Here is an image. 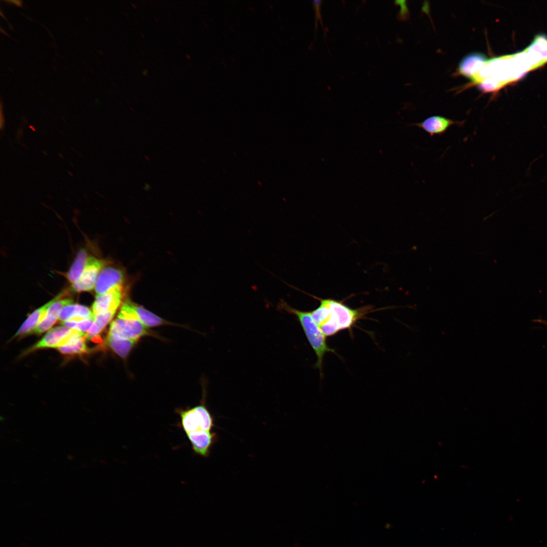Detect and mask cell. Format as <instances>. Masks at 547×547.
<instances>
[{
	"mask_svg": "<svg viewBox=\"0 0 547 547\" xmlns=\"http://www.w3.org/2000/svg\"><path fill=\"white\" fill-rule=\"evenodd\" d=\"M310 296L320 301L319 306L310 311V314L326 337L332 336L342 330L351 329L358 320L363 318L372 308L370 305L353 308L341 301Z\"/></svg>",
	"mask_w": 547,
	"mask_h": 547,
	"instance_id": "1",
	"label": "cell"
},
{
	"mask_svg": "<svg viewBox=\"0 0 547 547\" xmlns=\"http://www.w3.org/2000/svg\"><path fill=\"white\" fill-rule=\"evenodd\" d=\"M278 308L295 316L299 321L305 335L317 358L316 367L322 374L323 358L328 353H334L326 342V336L313 320L310 311L295 309L281 300Z\"/></svg>",
	"mask_w": 547,
	"mask_h": 547,
	"instance_id": "2",
	"label": "cell"
},
{
	"mask_svg": "<svg viewBox=\"0 0 547 547\" xmlns=\"http://www.w3.org/2000/svg\"><path fill=\"white\" fill-rule=\"evenodd\" d=\"M181 425L185 433L203 430L211 432L214 419L204 404L191 408L177 410Z\"/></svg>",
	"mask_w": 547,
	"mask_h": 547,
	"instance_id": "3",
	"label": "cell"
},
{
	"mask_svg": "<svg viewBox=\"0 0 547 547\" xmlns=\"http://www.w3.org/2000/svg\"><path fill=\"white\" fill-rule=\"evenodd\" d=\"M148 334L147 327L140 321L119 316L111 323L108 333L116 339L136 340Z\"/></svg>",
	"mask_w": 547,
	"mask_h": 547,
	"instance_id": "4",
	"label": "cell"
},
{
	"mask_svg": "<svg viewBox=\"0 0 547 547\" xmlns=\"http://www.w3.org/2000/svg\"><path fill=\"white\" fill-rule=\"evenodd\" d=\"M105 263L104 261L94 257H88L81 277L71 285L72 290L80 292L90 291L95 288L98 276Z\"/></svg>",
	"mask_w": 547,
	"mask_h": 547,
	"instance_id": "5",
	"label": "cell"
},
{
	"mask_svg": "<svg viewBox=\"0 0 547 547\" xmlns=\"http://www.w3.org/2000/svg\"><path fill=\"white\" fill-rule=\"evenodd\" d=\"M118 316L126 318L137 319L147 327L158 326L167 323V322L160 317L129 300L123 304Z\"/></svg>",
	"mask_w": 547,
	"mask_h": 547,
	"instance_id": "6",
	"label": "cell"
},
{
	"mask_svg": "<svg viewBox=\"0 0 547 547\" xmlns=\"http://www.w3.org/2000/svg\"><path fill=\"white\" fill-rule=\"evenodd\" d=\"M194 453L203 457H208L212 447L218 441L217 434L203 430L186 434Z\"/></svg>",
	"mask_w": 547,
	"mask_h": 547,
	"instance_id": "7",
	"label": "cell"
},
{
	"mask_svg": "<svg viewBox=\"0 0 547 547\" xmlns=\"http://www.w3.org/2000/svg\"><path fill=\"white\" fill-rule=\"evenodd\" d=\"M124 277L119 269L106 267L101 271L95 287L96 295L105 294L112 289L123 288Z\"/></svg>",
	"mask_w": 547,
	"mask_h": 547,
	"instance_id": "8",
	"label": "cell"
},
{
	"mask_svg": "<svg viewBox=\"0 0 547 547\" xmlns=\"http://www.w3.org/2000/svg\"><path fill=\"white\" fill-rule=\"evenodd\" d=\"M76 330L58 326L49 331L32 349L42 348H58L65 344Z\"/></svg>",
	"mask_w": 547,
	"mask_h": 547,
	"instance_id": "9",
	"label": "cell"
},
{
	"mask_svg": "<svg viewBox=\"0 0 547 547\" xmlns=\"http://www.w3.org/2000/svg\"><path fill=\"white\" fill-rule=\"evenodd\" d=\"M464 123V121H455L441 115H433L421 122L414 123L412 125L423 130L432 136L435 135H441L452 125L462 126Z\"/></svg>",
	"mask_w": 547,
	"mask_h": 547,
	"instance_id": "10",
	"label": "cell"
},
{
	"mask_svg": "<svg viewBox=\"0 0 547 547\" xmlns=\"http://www.w3.org/2000/svg\"><path fill=\"white\" fill-rule=\"evenodd\" d=\"M123 288H115L99 295H96L92 305L94 315L109 311H116L121 303Z\"/></svg>",
	"mask_w": 547,
	"mask_h": 547,
	"instance_id": "11",
	"label": "cell"
},
{
	"mask_svg": "<svg viewBox=\"0 0 547 547\" xmlns=\"http://www.w3.org/2000/svg\"><path fill=\"white\" fill-rule=\"evenodd\" d=\"M489 60L482 53H472L465 56L458 65V71L462 75L476 81L480 70Z\"/></svg>",
	"mask_w": 547,
	"mask_h": 547,
	"instance_id": "12",
	"label": "cell"
},
{
	"mask_svg": "<svg viewBox=\"0 0 547 547\" xmlns=\"http://www.w3.org/2000/svg\"><path fill=\"white\" fill-rule=\"evenodd\" d=\"M70 299H59L54 301L48 308L46 314L37 326L32 332L41 334L48 330L56 323L61 310L65 306L72 304Z\"/></svg>",
	"mask_w": 547,
	"mask_h": 547,
	"instance_id": "13",
	"label": "cell"
},
{
	"mask_svg": "<svg viewBox=\"0 0 547 547\" xmlns=\"http://www.w3.org/2000/svg\"><path fill=\"white\" fill-rule=\"evenodd\" d=\"M61 295L62 294L60 293L51 300L32 312L22 324L15 334V336H21L32 333L44 318L49 307L54 301L59 299L62 296Z\"/></svg>",
	"mask_w": 547,
	"mask_h": 547,
	"instance_id": "14",
	"label": "cell"
},
{
	"mask_svg": "<svg viewBox=\"0 0 547 547\" xmlns=\"http://www.w3.org/2000/svg\"><path fill=\"white\" fill-rule=\"evenodd\" d=\"M93 318H94L93 311L87 307L77 304H70L62 308L58 319L65 322L80 321Z\"/></svg>",
	"mask_w": 547,
	"mask_h": 547,
	"instance_id": "15",
	"label": "cell"
},
{
	"mask_svg": "<svg viewBox=\"0 0 547 547\" xmlns=\"http://www.w3.org/2000/svg\"><path fill=\"white\" fill-rule=\"evenodd\" d=\"M86 335L85 332L76 330L65 344L57 348L58 350L66 355L86 353L88 348L85 344Z\"/></svg>",
	"mask_w": 547,
	"mask_h": 547,
	"instance_id": "16",
	"label": "cell"
},
{
	"mask_svg": "<svg viewBox=\"0 0 547 547\" xmlns=\"http://www.w3.org/2000/svg\"><path fill=\"white\" fill-rule=\"evenodd\" d=\"M88 257L87 252L85 249H81L77 252L76 257L67 274V279L72 284L77 281L81 277L86 266Z\"/></svg>",
	"mask_w": 547,
	"mask_h": 547,
	"instance_id": "17",
	"label": "cell"
},
{
	"mask_svg": "<svg viewBox=\"0 0 547 547\" xmlns=\"http://www.w3.org/2000/svg\"><path fill=\"white\" fill-rule=\"evenodd\" d=\"M137 340L116 339L108 335L106 343L112 350L122 358H126Z\"/></svg>",
	"mask_w": 547,
	"mask_h": 547,
	"instance_id": "18",
	"label": "cell"
},
{
	"mask_svg": "<svg viewBox=\"0 0 547 547\" xmlns=\"http://www.w3.org/2000/svg\"><path fill=\"white\" fill-rule=\"evenodd\" d=\"M115 312L116 311H109L94 315V322L87 331L86 338L91 339L100 333L112 320Z\"/></svg>",
	"mask_w": 547,
	"mask_h": 547,
	"instance_id": "19",
	"label": "cell"
},
{
	"mask_svg": "<svg viewBox=\"0 0 547 547\" xmlns=\"http://www.w3.org/2000/svg\"><path fill=\"white\" fill-rule=\"evenodd\" d=\"M94 320V318L80 321H67L62 322V325L66 327L83 332L88 331Z\"/></svg>",
	"mask_w": 547,
	"mask_h": 547,
	"instance_id": "20",
	"label": "cell"
},
{
	"mask_svg": "<svg viewBox=\"0 0 547 547\" xmlns=\"http://www.w3.org/2000/svg\"><path fill=\"white\" fill-rule=\"evenodd\" d=\"M501 85L499 81L492 77L488 76L480 81L479 88L482 91L488 92L498 89L501 86Z\"/></svg>",
	"mask_w": 547,
	"mask_h": 547,
	"instance_id": "21",
	"label": "cell"
},
{
	"mask_svg": "<svg viewBox=\"0 0 547 547\" xmlns=\"http://www.w3.org/2000/svg\"><path fill=\"white\" fill-rule=\"evenodd\" d=\"M5 125V118L3 112V106L1 102V112H0V128L1 130L4 128Z\"/></svg>",
	"mask_w": 547,
	"mask_h": 547,
	"instance_id": "22",
	"label": "cell"
},
{
	"mask_svg": "<svg viewBox=\"0 0 547 547\" xmlns=\"http://www.w3.org/2000/svg\"><path fill=\"white\" fill-rule=\"evenodd\" d=\"M534 322H538V323H539L540 324H543V325L547 326V321H546V320H534Z\"/></svg>",
	"mask_w": 547,
	"mask_h": 547,
	"instance_id": "23",
	"label": "cell"
},
{
	"mask_svg": "<svg viewBox=\"0 0 547 547\" xmlns=\"http://www.w3.org/2000/svg\"><path fill=\"white\" fill-rule=\"evenodd\" d=\"M23 134V131L21 128H19L17 131V138H20Z\"/></svg>",
	"mask_w": 547,
	"mask_h": 547,
	"instance_id": "24",
	"label": "cell"
},
{
	"mask_svg": "<svg viewBox=\"0 0 547 547\" xmlns=\"http://www.w3.org/2000/svg\"><path fill=\"white\" fill-rule=\"evenodd\" d=\"M7 2L8 3H15V5H17L18 6H21V4H22L21 2H20V1H7Z\"/></svg>",
	"mask_w": 547,
	"mask_h": 547,
	"instance_id": "25",
	"label": "cell"
},
{
	"mask_svg": "<svg viewBox=\"0 0 547 547\" xmlns=\"http://www.w3.org/2000/svg\"><path fill=\"white\" fill-rule=\"evenodd\" d=\"M29 128H31L32 129V130H33L34 131H35V129L34 128V127L33 126H30Z\"/></svg>",
	"mask_w": 547,
	"mask_h": 547,
	"instance_id": "26",
	"label": "cell"
},
{
	"mask_svg": "<svg viewBox=\"0 0 547 547\" xmlns=\"http://www.w3.org/2000/svg\"><path fill=\"white\" fill-rule=\"evenodd\" d=\"M68 174H69V175H70V176H73V175H72V173H71V172H70V171H68Z\"/></svg>",
	"mask_w": 547,
	"mask_h": 547,
	"instance_id": "27",
	"label": "cell"
},
{
	"mask_svg": "<svg viewBox=\"0 0 547 547\" xmlns=\"http://www.w3.org/2000/svg\"><path fill=\"white\" fill-rule=\"evenodd\" d=\"M59 156H60V157H61V158H63V156H62V154H59Z\"/></svg>",
	"mask_w": 547,
	"mask_h": 547,
	"instance_id": "28",
	"label": "cell"
}]
</instances>
